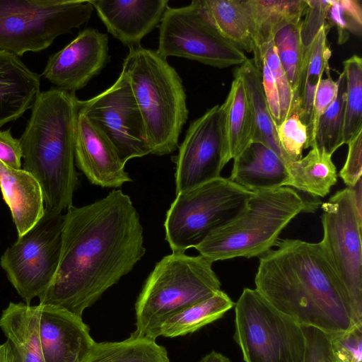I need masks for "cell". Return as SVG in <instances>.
Wrapping results in <instances>:
<instances>
[{"label":"cell","mask_w":362,"mask_h":362,"mask_svg":"<svg viewBox=\"0 0 362 362\" xmlns=\"http://www.w3.org/2000/svg\"><path fill=\"white\" fill-rule=\"evenodd\" d=\"M145 253L139 214L122 190L113 189L83 206H72L64 214L58 267L40 304L82 317Z\"/></svg>","instance_id":"obj_1"},{"label":"cell","mask_w":362,"mask_h":362,"mask_svg":"<svg viewBox=\"0 0 362 362\" xmlns=\"http://www.w3.org/2000/svg\"><path fill=\"white\" fill-rule=\"evenodd\" d=\"M261 256L255 289L275 309L302 327L329 334L353 325L345 288L321 242H277Z\"/></svg>","instance_id":"obj_2"},{"label":"cell","mask_w":362,"mask_h":362,"mask_svg":"<svg viewBox=\"0 0 362 362\" xmlns=\"http://www.w3.org/2000/svg\"><path fill=\"white\" fill-rule=\"evenodd\" d=\"M78 102L74 93L57 88L40 92L19 139L23 169L39 182L46 211L63 213L73 206Z\"/></svg>","instance_id":"obj_3"},{"label":"cell","mask_w":362,"mask_h":362,"mask_svg":"<svg viewBox=\"0 0 362 362\" xmlns=\"http://www.w3.org/2000/svg\"><path fill=\"white\" fill-rule=\"evenodd\" d=\"M122 71L140 110L151 154L174 152L189 113L180 76L156 50L141 45L129 48Z\"/></svg>","instance_id":"obj_4"},{"label":"cell","mask_w":362,"mask_h":362,"mask_svg":"<svg viewBox=\"0 0 362 362\" xmlns=\"http://www.w3.org/2000/svg\"><path fill=\"white\" fill-rule=\"evenodd\" d=\"M307 207L298 192L288 187L255 191L241 213L210 232L194 248L212 262L262 256Z\"/></svg>","instance_id":"obj_5"},{"label":"cell","mask_w":362,"mask_h":362,"mask_svg":"<svg viewBox=\"0 0 362 362\" xmlns=\"http://www.w3.org/2000/svg\"><path fill=\"white\" fill-rule=\"evenodd\" d=\"M213 262L199 255L172 252L151 271L135 303V333L156 339L162 323L221 290Z\"/></svg>","instance_id":"obj_6"},{"label":"cell","mask_w":362,"mask_h":362,"mask_svg":"<svg viewBox=\"0 0 362 362\" xmlns=\"http://www.w3.org/2000/svg\"><path fill=\"white\" fill-rule=\"evenodd\" d=\"M253 192L220 177L177 194L164 222L173 252L195 247L210 232L234 218Z\"/></svg>","instance_id":"obj_7"},{"label":"cell","mask_w":362,"mask_h":362,"mask_svg":"<svg viewBox=\"0 0 362 362\" xmlns=\"http://www.w3.org/2000/svg\"><path fill=\"white\" fill-rule=\"evenodd\" d=\"M234 339L245 362H304L303 327L245 288L235 304Z\"/></svg>","instance_id":"obj_8"},{"label":"cell","mask_w":362,"mask_h":362,"mask_svg":"<svg viewBox=\"0 0 362 362\" xmlns=\"http://www.w3.org/2000/svg\"><path fill=\"white\" fill-rule=\"evenodd\" d=\"M93 11L90 0H0V49L18 57L42 51Z\"/></svg>","instance_id":"obj_9"},{"label":"cell","mask_w":362,"mask_h":362,"mask_svg":"<svg viewBox=\"0 0 362 362\" xmlns=\"http://www.w3.org/2000/svg\"><path fill=\"white\" fill-rule=\"evenodd\" d=\"M64 214L45 211L40 220L6 248L0 265L25 303L30 305L48 288L61 252Z\"/></svg>","instance_id":"obj_10"},{"label":"cell","mask_w":362,"mask_h":362,"mask_svg":"<svg viewBox=\"0 0 362 362\" xmlns=\"http://www.w3.org/2000/svg\"><path fill=\"white\" fill-rule=\"evenodd\" d=\"M320 241L349 298L353 325L362 326L361 209L353 188L337 191L322 205Z\"/></svg>","instance_id":"obj_11"},{"label":"cell","mask_w":362,"mask_h":362,"mask_svg":"<svg viewBox=\"0 0 362 362\" xmlns=\"http://www.w3.org/2000/svg\"><path fill=\"white\" fill-rule=\"evenodd\" d=\"M158 46L162 57H177L224 69L241 65L248 57L222 37L202 13L197 0L165 11L158 25Z\"/></svg>","instance_id":"obj_12"},{"label":"cell","mask_w":362,"mask_h":362,"mask_svg":"<svg viewBox=\"0 0 362 362\" xmlns=\"http://www.w3.org/2000/svg\"><path fill=\"white\" fill-rule=\"evenodd\" d=\"M85 115L110 141L126 163L151 154L143 118L128 77L121 71L107 89L78 102Z\"/></svg>","instance_id":"obj_13"},{"label":"cell","mask_w":362,"mask_h":362,"mask_svg":"<svg viewBox=\"0 0 362 362\" xmlns=\"http://www.w3.org/2000/svg\"><path fill=\"white\" fill-rule=\"evenodd\" d=\"M172 160L175 164L176 194L221 177L226 163L219 105L190 123Z\"/></svg>","instance_id":"obj_14"},{"label":"cell","mask_w":362,"mask_h":362,"mask_svg":"<svg viewBox=\"0 0 362 362\" xmlns=\"http://www.w3.org/2000/svg\"><path fill=\"white\" fill-rule=\"evenodd\" d=\"M108 36L87 28L51 55L42 76L57 88L74 93L98 76L109 61Z\"/></svg>","instance_id":"obj_15"},{"label":"cell","mask_w":362,"mask_h":362,"mask_svg":"<svg viewBox=\"0 0 362 362\" xmlns=\"http://www.w3.org/2000/svg\"><path fill=\"white\" fill-rule=\"evenodd\" d=\"M74 158L78 169L97 186L118 188L132 180L125 163L105 136L78 112L74 138Z\"/></svg>","instance_id":"obj_16"},{"label":"cell","mask_w":362,"mask_h":362,"mask_svg":"<svg viewBox=\"0 0 362 362\" xmlns=\"http://www.w3.org/2000/svg\"><path fill=\"white\" fill-rule=\"evenodd\" d=\"M39 305V336L45 362H83L95 341L82 317L57 306Z\"/></svg>","instance_id":"obj_17"},{"label":"cell","mask_w":362,"mask_h":362,"mask_svg":"<svg viewBox=\"0 0 362 362\" xmlns=\"http://www.w3.org/2000/svg\"><path fill=\"white\" fill-rule=\"evenodd\" d=\"M107 30L129 48L141 40L161 21L168 0H90Z\"/></svg>","instance_id":"obj_18"},{"label":"cell","mask_w":362,"mask_h":362,"mask_svg":"<svg viewBox=\"0 0 362 362\" xmlns=\"http://www.w3.org/2000/svg\"><path fill=\"white\" fill-rule=\"evenodd\" d=\"M40 76L20 58L0 49V128L32 107L40 93Z\"/></svg>","instance_id":"obj_19"},{"label":"cell","mask_w":362,"mask_h":362,"mask_svg":"<svg viewBox=\"0 0 362 362\" xmlns=\"http://www.w3.org/2000/svg\"><path fill=\"white\" fill-rule=\"evenodd\" d=\"M0 189L8 206L18 236L30 230L45 214L41 187L30 173L13 169L0 160Z\"/></svg>","instance_id":"obj_20"},{"label":"cell","mask_w":362,"mask_h":362,"mask_svg":"<svg viewBox=\"0 0 362 362\" xmlns=\"http://www.w3.org/2000/svg\"><path fill=\"white\" fill-rule=\"evenodd\" d=\"M228 179L255 192L287 186L289 177L285 164L274 151L253 141L233 158Z\"/></svg>","instance_id":"obj_21"},{"label":"cell","mask_w":362,"mask_h":362,"mask_svg":"<svg viewBox=\"0 0 362 362\" xmlns=\"http://www.w3.org/2000/svg\"><path fill=\"white\" fill-rule=\"evenodd\" d=\"M234 76L221 110L224 161L227 164L253 141L255 126L252 107L241 78Z\"/></svg>","instance_id":"obj_22"},{"label":"cell","mask_w":362,"mask_h":362,"mask_svg":"<svg viewBox=\"0 0 362 362\" xmlns=\"http://www.w3.org/2000/svg\"><path fill=\"white\" fill-rule=\"evenodd\" d=\"M40 305L10 303L0 317V328L11 348L13 362H45L39 336Z\"/></svg>","instance_id":"obj_23"},{"label":"cell","mask_w":362,"mask_h":362,"mask_svg":"<svg viewBox=\"0 0 362 362\" xmlns=\"http://www.w3.org/2000/svg\"><path fill=\"white\" fill-rule=\"evenodd\" d=\"M329 26L326 23L312 42L305 47L303 57L294 92V112L310 127L313 99L316 88L329 67L332 52L327 43ZM309 138V137H308Z\"/></svg>","instance_id":"obj_24"},{"label":"cell","mask_w":362,"mask_h":362,"mask_svg":"<svg viewBox=\"0 0 362 362\" xmlns=\"http://www.w3.org/2000/svg\"><path fill=\"white\" fill-rule=\"evenodd\" d=\"M218 33L242 51L254 48L253 23L245 0H197Z\"/></svg>","instance_id":"obj_25"},{"label":"cell","mask_w":362,"mask_h":362,"mask_svg":"<svg viewBox=\"0 0 362 362\" xmlns=\"http://www.w3.org/2000/svg\"><path fill=\"white\" fill-rule=\"evenodd\" d=\"M245 2L253 23V49L272 41L275 35L287 25L299 23L306 8L305 0H245Z\"/></svg>","instance_id":"obj_26"},{"label":"cell","mask_w":362,"mask_h":362,"mask_svg":"<svg viewBox=\"0 0 362 362\" xmlns=\"http://www.w3.org/2000/svg\"><path fill=\"white\" fill-rule=\"evenodd\" d=\"M286 168L289 177L287 186L315 197H325L337 180L332 155L316 147H312L305 157L288 163Z\"/></svg>","instance_id":"obj_27"},{"label":"cell","mask_w":362,"mask_h":362,"mask_svg":"<svg viewBox=\"0 0 362 362\" xmlns=\"http://www.w3.org/2000/svg\"><path fill=\"white\" fill-rule=\"evenodd\" d=\"M233 74L243 81L252 107L255 126L252 142L263 144L274 151L283 160L275 124L270 114L264 93L259 69L255 65L253 59L248 58L247 61L235 69Z\"/></svg>","instance_id":"obj_28"},{"label":"cell","mask_w":362,"mask_h":362,"mask_svg":"<svg viewBox=\"0 0 362 362\" xmlns=\"http://www.w3.org/2000/svg\"><path fill=\"white\" fill-rule=\"evenodd\" d=\"M234 305L230 297L221 290L167 318L160 325L158 335L173 338L193 333L221 318Z\"/></svg>","instance_id":"obj_29"},{"label":"cell","mask_w":362,"mask_h":362,"mask_svg":"<svg viewBox=\"0 0 362 362\" xmlns=\"http://www.w3.org/2000/svg\"><path fill=\"white\" fill-rule=\"evenodd\" d=\"M83 362H170L167 350L153 339L134 332L120 341L94 344Z\"/></svg>","instance_id":"obj_30"},{"label":"cell","mask_w":362,"mask_h":362,"mask_svg":"<svg viewBox=\"0 0 362 362\" xmlns=\"http://www.w3.org/2000/svg\"><path fill=\"white\" fill-rule=\"evenodd\" d=\"M337 95L328 109L320 117L311 148L325 149L332 155L344 144L346 78L342 71L338 78Z\"/></svg>","instance_id":"obj_31"},{"label":"cell","mask_w":362,"mask_h":362,"mask_svg":"<svg viewBox=\"0 0 362 362\" xmlns=\"http://www.w3.org/2000/svg\"><path fill=\"white\" fill-rule=\"evenodd\" d=\"M346 78L344 144L362 130V59L354 54L343 62Z\"/></svg>","instance_id":"obj_32"},{"label":"cell","mask_w":362,"mask_h":362,"mask_svg":"<svg viewBox=\"0 0 362 362\" xmlns=\"http://www.w3.org/2000/svg\"><path fill=\"white\" fill-rule=\"evenodd\" d=\"M300 22L284 28L275 35L273 40L276 54L288 78L293 96L305 49L300 37Z\"/></svg>","instance_id":"obj_33"},{"label":"cell","mask_w":362,"mask_h":362,"mask_svg":"<svg viewBox=\"0 0 362 362\" xmlns=\"http://www.w3.org/2000/svg\"><path fill=\"white\" fill-rule=\"evenodd\" d=\"M278 143L286 165L302 158L304 148H308V130L296 112L290 115L275 126Z\"/></svg>","instance_id":"obj_34"},{"label":"cell","mask_w":362,"mask_h":362,"mask_svg":"<svg viewBox=\"0 0 362 362\" xmlns=\"http://www.w3.org/2000/svg\"><path fill=\"white\" fill-rule=\"evenodd\" d=\"M329 26L337 28V43L346 42L349 33L361 36L362 33V6L358 0H331L327 17Z\"/></svg>","instance_id":"obj_35"},{"label":"cell","mask_w":362,"mask_h":362,"mask_svg":"<svg viewBox=\"0 0 362 362\" xmlns=\"http://www.w3.org/2000/svg\"><path fill=\"white\" fill-rule=\"evenodd\" d=\"M258 49L270 69L276 82L279 97L281 122L294 112L293 93L279 60L273 40Z\"/></svg>","instance_id":"obj_36"},{"label":"cell","mask_w":362,"mask_h":362,"mask_svg":"<svg viewBox=\"0 0 362 362\" xmlns=\"http://www.w3.org/2000/svg\"><path fill=\"white\" fill-rule=\"evenodd\" d=\"M330 341L334 362H361L362 326L330 334Z\"/></svg>","instance_id":"obj_37"},{"label":"cell","mask_w":362,"mask_h":362,"mask_svg":"<svg viewBox=\"0 0 362 362\" xmlns=\"http://www.w3.org/2000/svg\"><path fill=\"white\" fill-rule=\"evenodd\" d=\"M325 72L327 77L320 81L314 95L311 122L308 129V148L311 147L320 117L332 105L337 95L338 81L332 79L329 66L326 69Z\"/></svg>","instance_id":"obj_38"},{"label":"cell","mask_w":362,"mask_h":362,"mask_svg":"<svg viewBox=\"0 0 362 362\" xmlns=\"http://www.w3.org/2000/svg\"><path fill=\"white\" fill-rule=\"evenodd\" d=\"M305 18L300 22V37L304 47L308 46L326 23L331 0H305Z\"/></svg>","instance_id":"obj_39"},{"label":"cell","mask_w":362,"mask_h":362,"mask_svg":"<svg viewBox=\"0 0 362 362\" xmlns=\"http://www.w3.org/2000/svg\"><path fill=\"white\" fill-rule=\"evenodd\" d=\"M306 339L304 362H334L330 334L313 327H303Z\"/></svg>","instance_id":"obj_40"},{"label":"cell","mask_w":362,"mask_h":362,"mask_svg":"<svg viewBox=\"0 0 362 362\" xmlns=\"http://www.w3.org/2000/svg\"><path fill=\"white\" fill-rule=\"evenodd\" d=\"M346 144L348 153L339 175L348 187H354L361 179L362 174V130Z\"/></svg>","instance_id":"obj_41"},{"label":"cell","mask_w":362,"mask_h":362,"mask_svg":"<svg viewBox=\"0 0 362 362\" xmlns=\"http://www.w3.org/2000/svg\"><path fill=\"white\" fill-rule=\"evenodd\" d=\"M253 60L262 74V86L269 110L276 125L281 123V110L277 87L273 74L262 56L254 55Z\"/></svg>","instance_id":"obj_42"},{"label":"cell","mask_w":362,"mask_h":362,"mask_svg":"<svg viewBox=\"0 0 362 362\" xmlns=\"http://www.w3.org/2000/svg\"><path fill=\"white\" fill-rule=\"evenodd\" d=\"M22 150L19 139L10 130L0 131V160L8 168H21Z\"/></svg>","instance_id":"obj_43"},{"label":"cell","mask_w":362,"mask_h":362,"mask_svg":"<svg viewBox=\"0 0 362 362\" xmlns=\"http://www.w3.org/2000/svg\"><path fill=\"white\" fill-rule=\"evenodd\" d=\"M199 362H230L229 358L221 353L212 351L204 356Z\"/></svg>","instance_id":"obj_44"},{"label":"cell","mask_w":362,"mask_h":362,"mask_svg":"<svg viewBox=\"0 0 362 362\" xmlns=\"http://www.w3.org/2000/svg\"><path fill=\"white\" fill-rule=\"evenodd\" d=\"M13 357L9 343L6 341L0 345V362H13Z\"/></svg>","instance_id":"obj_45"}]
</instances>
